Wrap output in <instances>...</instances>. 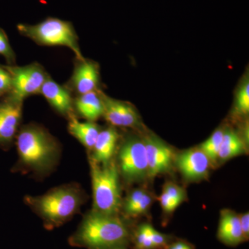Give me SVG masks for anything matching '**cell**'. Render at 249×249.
I'll return each mask as SVG.
<instances>
[{
    "mask_svg": "<svg viewBox=\"0 0 249 249\" xmlns=\"http://www.w3.org/2000/svg\"><path fill=\"white\" fill-rule=\"evenodd\" d=\"M164 249H196V247L186 240H173Z\"/></svg>",
    "mask_w": 249,
    "mask_h": 249,
    "instance_id": "27",
    "label": "cell"
},
{
    "mask_svg": "<svg viewBox=\"0 0 249 249\" xmlns=\"http://www.w3.org/2000/svg\"><path fill=\"white\" fill-rule=\"evenodd\" d=\"M4 67L12 78V86L9 95L22 101L29 96L40 93L42 85L49 76L43 67L37 62L26 66Z\"/></svg>",
    "mask_w": 249,
    "mask_h": 249,
    "instance_id": "7",
    "label": "cell"
},
{
    "mask_svg": "<svg viewBox=\"0 0 249 249\" xmlns=\"http://www.w3.org/2000/svg\"><path fill=\"white\" fill-rule=\"evenodd\" d=\"M40 93L59 114L67 118L73 114V98L71 91L67 86L59 84L49 76L42 85Z\"/></svg>",
    "mask_w": 249,
    "mask_h": 249,
    "instance_id": "13",
    "label": "cell"
},
{
    "mask_svg": "<svg viewBox=\"0 0 249 249\" xmlns=\"http://www.w3.org/2000/svg\"><path fill=\"white\" fill-rule=\"evenodd\" d=\"M85 194L78 183L56 187L39 196H26L24 202L43 222L47 230L61 227L79 213Z\"/></svg>",
    "mask_w": 249,
    "mask_h": 249,
    "instance_id": "3",
    "label": "cell"
},
{
    "mask_svg": "<svg viewBox=\"0 0 249 249\" xmlns=\"http://www.w3.org/2000/svg\"><path fill=\"white\" fill-rule=\"evenodd\" d=\"M153 197L149 192H146L142 199L130 211L127 217L135 218L146 214L153 202Z\"/></svg>",
    "mask_w": 249,
    "mask_h": 249,
    "instance_id": "22",
    "label": "cell"
},
{
    "mask_svg": "<svg viewBox=\"0 0 249 249\" xmlns=\"http://www.w3.org/2000/svg\"><path fill=\"white\" fill-rule=\"evenodd\" d=\"M119 174L128 183L138 182L148 178V165L143 139L129 137L118 152L116 163Z\"/></svg>",
    "mask_w": 249,
    "mask_h": 249,
    "instance_id": "6",
    "label": "cell"
},
{
    "mask_svg": "<svg viewBox=\"0 0 249 249\" xmlns=\"http://www.w3.org/2000/svg\"><path fill=\"white\" fill-rule=\"evenodd\" d=\"M240 221L242 232L245 236L246 241H248L249 238V212L240 214Z\"/></svg>",
    "mask_w": 249,
    "mask_h": 249,
    "instance_id": "28",
    "label": "cell"
},
{
    "mask_svg": "<svg viewBox=\"0 0 249 249\" xmlns=\"http://www.w3.org/2000/svg\"><path fill=\"white\" fill-rule=\"evenodd\" d=\"M103 115L112 127H134L139 124L137 111L129 103L101 94Z\"/></svg>",
    "mask_w": 249,
    "mask_h": 249,
    "instance_id": "11",
    "label": "cell"
},
{
    "mask_svg": "<svg viewBox=\"0 0 249 249\" xmlns=\"http://www.w3.org/2000/svg\"><path fill=\"white\" fill-rule=\"evenodd\" d=\"M175 163L188 181H199L209 176L211 164L207 155L199 148H193L175 156Z\"/></svg>",
    "mask_w": 249,
    "mask_h": 249,
    "instance_id": "8",
    "label": "cell"
},
{
    "mask_svg": "<svg viewBox=\"0 0 249 249\" xmlns=\"http://www.w3.org/2000/svg\"><path fill=\"white\" fill-rule=\"evenodd\" d=\"M19 34L37 45L65 47L71 49L77 60L84 59L80 52L78 37L71 22L57 18L48 17L37 24H19Z\"/></svg>",
    "mask_w": 249,
    "mask_h": 249,
    "instance_id": "5",
    "label": "cell"
},
{
    "mask_svg": "<svg viewBox=\"0 0 249 249\" xmlns=\"http://www.w3.org/2000/svg\"><path fill=\"white\" fill-rule=\"evenodd\" d=\"M23 101L8 94L0 103V147L9 145L16 138L22 115Z\"/></svg>",
    "mask_w": 249,
    "mask_h": 249,
    "instance_id": "9",
    "label": "cell"
},
{
    "mask_svg": "<svg viewBox=\"0 0 249 249\" xmlns=\"http://www.w3.org/2000/svg\"><path fill=\"white\" fill-rule=\"evenodd\" d=\"M150 224H140L132 229L131 245L134 249H157L152 240Z\"/></svg>",
    "mask_w": 249,
    "mask_h": 249,
    "instance_id": "19",
    "label": "cell"
},
{
    "mask_svg": "<svg viewBox=\"0 0 249 249\" xmlns=\"http://www.w3.org/2000/svg\"><path fill=\"white\" fill-rule=\"evenodd\" d=\"M12 86V78L11 73L5 68L0 65V95L11 92Z\"/></svg>",
    "mask_w": 249,
    "mask_h": 249,
    "instance_id": "26",
    "label": "cell"
},
{
    "mask_svg": "<svg viewBox=\"0 0 249 249\" xmlns=\"http://www.w3.org/2000/svg\"><path fill=\"white\" fill-rule=\"evenodd\" d=\"M119 139V134L114 127L101 130L91 150L90 160L99 164L110 161L115 154Z\"/></svg>",
    "mask_w": 249,
    "mask_h": 249,
    "instance_id": "15",
    "label": "cell"
},
{
    "mask_svg": "<svg viewBox=\"0 0 249 249\" xmlns=\"http://www.w3.org/2000/svg\"><path fill=\"white\" fill-rule=\"evenodd\" d=\"M146 150L148 178L169 173L173 168L175 154L168 145L154 137L143 139Z\"/></svg>",
    "mask_w": 249,
    "mask_h": 249,
    "instance_id": "10",
    "label": "cell"
},
{
    "mask_svg": "<svg viewBox=\"0 0 249 249\" xmlns=\"http://www.w3.org/2000/svg\"><path fill=\"white\" fill-rule=\"evenodd\" d=\"M159 200L160 201V206L163 211L165 213L168 214L174 212L175 209L181 204V201L174 199L163 191H162L161 195L159 197Z\"/></svg>",
    "mask_w": 249,
    "mask_h": 249,
    "instance_id": "25",
    "label": "cell"
},
{
    "mask_svg": "<svg viewBox=\"0 0 249 249\" xmlns=\"http://www.w3.org/2000/svg\"><path fill=\"white\" fill-rule=\"evenodd\" d=\"M237 109L241 114H246L249 111V83L245 82L239 90L237 96Z\"/></svg>",
    "mask_w": 249,
    "mask_h": 249,
    "instance_id": "23",
    "label": "cell"
},
{
    "mask_svg": "<svg viewBox=\"0 0 249 249\" xmlns=\"http://www.w3.org/2000/svg\"><path fill=\"white\" fill-rule=\"evenodd\" d=\"M18 170L45 176L57 166L61 148L55 137L39 124L23 126L16 135Z\"/></svg>",
    "mask_w": 249,
    "mask_h": 249,
    "instance_id": "2",
    "label": "cell"
},
{
    "mask_svg": "<svg viewBox=\"0 0 249 249\" xmlns=\"http://www.w3.org/2000/svg\"><path fill=\"white\" fill-rule=\"evenodd\" d=\"M224 134V131L217 129L201 145L200 148L209 157L212 165L217 163L218 155L222 145Z\"/></svg>",
    "mask_w": 249,
    "mask_h": 249,
    "instance_id": "20",
    "label": "cell"
},
{
    "mask_svg": "<svg viewBox=\"0 0 249 249\" xmlns=\"http://www.w3.org/2000/svg\"><path fill=\"white\" fill-rule=\"evenodd\" d=\"M132 228L119 214L91 211L83 217L68 242L70 245L86 249H128Z\"/></svg>",
    "mask_w": 249,
    "mask_h": 249,
    "instance_id": "1",
    "label": "cell"
},
{
    "mask_svg": "<svg viewBox=\"0 0 249 249\" xmlns=\"http://www.w3.org/2000/svg\"><path fill=\"white\" fill-rule=\"evenodd\" d=\"M93 191V211L119 214L121 199L120 178L116 162L99 164L89 160Z\"/></svg>",
    "mask_w": 249,
    "mask_h": 249,
    "instance_id": "4",
    "label": "cell"
},
{
    "mask_svg": "<svg viewBox=\"0 0 249 249\" xmlns=\"http://www.w3.org/2000/svg\"><path fill=\"white\" fill-rule=\"evenodd\" d=\"M0 96H1V95H0Z\"/></svg>",
    "mask_w": 249,
    "mask_h": 249,
    "instance_id": "29",
    "label": "cell"
},
{
    "mask_svg": "<svg viewBox=\"0 0 249 249\" xmlns=\"http://www.w3.org/2000/svg\"><path fill=\"white\" fill-rule=\"evenodd\" d=\"M245 152V145L240 136L232 130L224 132L218 160L226 161L233 157L242 155Z\"/></svg>",
    "mask_w": 249,
    "mask_h": 249,
    "instance_id": "18",
    "label": "cell"
},
{
    "mask_svg": "<svg viewBox=\"0 0 249 249\" xmlns=\"http://www.w3.org/2000/svg\"><path fill=\"white\" fill-rule=\"evenodd\" d=\"M77 60L78 62L74 67L67 88L71 92L72 91H74L78 96L97 91L99 83L97 64L85 58Z\"/></svg>",
    "mask_w": 249,
    "mask_h": 249,
    "instance_id": "12",
    "label": "cell"
},
{
    "mask_svg": "<svg viewBox=\"0 0 249 249\" xmlns=\"http://www.w3.org/2000/svg\"><path fill=\"white\" fill-rule=\"evenodd\" d=\"M0 55L4 57L9 65H14L16 62V54L10 45L7 35L1 28H0Z\"/></svg>",
    "mask_w": 249,
    "mask_h": 249,
    "instance_id": "21",
    "label": "cell"
},
{
    "mask_svg": "<svg viewBox=\"0 0 249 249\" xmlns=\"http://www.w3.org/2000/svg\"><path fill=\"white\" fill-rule=\"evenodd\" d=\"M218 240L230 247L246 242L241 228L240 216L231 210H222L217 230Z\"/></svg>",
    "mask_w": 249,
    "mask_h": 249,
    "instance_id": "14",
    "label": "cell"
},
{
    "mask_svg": "<svg viewBox=\"0 0 249 249\" xmlns=\"http://www.w3.org/2000/svg\"><path fill=\"white\" fill-rule=\"evenodd\" d=\"M68 130L73 137L91 152L101 132L99 126L95 122H80L74 114L69 116Z\"/></svg>",
    "mask_w": 249,
    "mask_h": 249,
    "instance_id": "17",
    "label": "cell"
},
{
    "mask_svg": "<svg viewBox=\"0 0 249 249\" xmlns=\"http://www.w3.org/2000/svg\"><path fill=\"white\" fill-rule=\"evenodd\" d=\"M73 109L88 121L95 122L103 115V103L101 93L97 91L78 95L73 100Z\"/></svg>",
    "mask_w": 249,
    "mask_h": 249,
    "instance_id": "16",
    "label": "cell"
},
{
    "mask_svg": "<svg viewBox=\"0 0 249 249\" xmlns=\"http://www.w3.org/2000/svg\"><path fill=\"white\" fill-rule=\"evenodd\" d=\"M163 191L174 199L181 201V203L186 200L187 198L186 191H185L184 188L173 182L169 181L165 183Z\"/></svg>",
    "mask_w": 249,
    "mask_h": 249,
    "instance_id": "24",
    "label": "cell"
}]
</instances>
